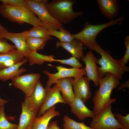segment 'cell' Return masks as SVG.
<instances>
[{
  "instance_id": "obj_3",
  "label": "cell",
  "mask_w": 129,
  "mask_h": 129,
  "mask_svg": "<svg viewBox=\"0 0 129 129\" xmlns=\"http://www.w3.org/2000/svg\"><path fill=\"white\" fill-rule=\"evenodd\" d=\"M124 19V17L121 16L108 22L95 25L91 24L86 22L83 29L79 33L72 35V36L74 39L80 42L85 46L91 50L95 51L100 46L96 40L97 36L99 33L105 28L112 25L122 24Z\"/></svg>"
},
{
  "instance_id": "obj_21",
  "label": "cell",
  "mask_w": 129,
  "mask_h": 129,
  "mask_svg": "<svg viewBox=\"0 0 129 129\" xmlns=\"http://www.w3.org/2000/svg\"><path fill=\"white\" fill-rule=\"evenodd\" d=\"M24 57L16 49L9 53L0 54V70L23 60Z\"/></svg>"
},
{
  "instance_id": "obj_19",
  "label": "cell",
  "mask_w": 129,
  "mask_h": 129,
  "mask_svg": "<svg viewBox=\"0 0 129 129\" xmlns=\"http://www.w3.org/2000/svg\"><path fill=\"white\" fill-rule=\"evenodd\" d=\"M27 61V58H24L23 60L19 62L0 70V81H5L10 79L12 80L26 71L27 70L25 68H19Z\"/></svg>"
},
{
  "instance_id": "obj_7",
  "label": "cell",
  "mask_w": 129,
  "mask_h": 129,
  "mask_svg": "<svg viewBox=\"0 0 129 129\" xmlns=\"http://www.w3.org/2000/svg\"><path fill=\"white\" fill-rule=\"evenodd\" d=\"M25 6L31 10L40 21L44 24L51 27L54 30H57L58 28L62 25L53 17L47 11L45 4L40 3L34 0H25Z\"/></svg>"
},
{
  "instance_id": "obj_20",
  "label": "cell",
  "mask_w": 129,
  "mask_h": 129,
  "mask_svg": "<svg viewBox=\"0 0 129 129\" xmlns=\"http://www.w3.org/2000/svg\"><path fill=\"white\" fill-rule=\"evenodd\" d=\"M83 45L80 42L74 39L69 42L57 41L56 43V48L60 47L63 48L78 60L84 56Z\"/></svg>"
},
{
  "instance_id": "obj_8",
  "label": "cell",
  "mask_w": 129,
  "mask_h": 129,
  "mask_svg": "<svg viewBox=\"0 0 129 129\" xmlns=\"http://www.w3.org/2000/svg\"><path fill=\"white\" fill-rule=\"evenodd\" d=\"M55 67L58 72L55 73H51L47 70L43 71V73L48 78L46 86L47 87H50L53 84H54L55 81L59 79L70 77H73L74 78L76 79L86 75L85 67L68 68L61 65Z\"/></svg>"
},
{
  "instance_id": "obj_30",
  "label": "cell",
  "mask_w": 129,
  "mask_h": 129,
  "mask_svg": "<svg viewBox=\"0 0 129 129\" xmlns=\"http://www.w3.org/2000/svg\"><path fill=\"white\" fill-rule=\"evenodd\" d=\"M55 61L59 62L61 64L70 65L73 68H81L83 65L75 57L72 56L70 58L65 59H55Z\"/></svg>"
},
{
  "instance_id": "obj_1",
  "label": "cell",
  "mask_w": 129,
  "mask_h": 129,
  "mask_svg": "<svg viewBox=\"0 0 129 129\" xmlns=\"http://www.w3.org/2000/svg\"><path fill=\"white\" fill-rule=\"evenodd\" d=\"M119 79L114 75L107 73L104 77L99 80V87L92 98L94 106L93 111L97 115L105 107L116 101L115 98H111V95L113 89L119 86Z\"/></svg>"
},
{
  "instance_id": "obj_35",
  "label": "cell",
  "mask_w": 129,
  "mask_h": 129,
  "mask_svg": "<svg viewBox=\"0 0 129 129\" xmlns=\"http://www.w3.org/2000/svg\"><path fill=\"white\" fill-rule=\"evenodd\" d=\"M53 129H61L57 125V121H53L51 123Z\"/></svg>"
},
{
  "instance_id": "obj_6",
  "label": "cell",
  "mask_w": 129,
  "mask_h": 129,
  "mask_svg": "<svg viewBox=\"0 0 129 129\" xmlns=\"http://www.w3.org/2000/svg\"><path fill=\"white\" fill-rule=\"evenodd\" d=\"M111 104L104 108L92 118L90 127L93 129H122L123 127L115 117Z\"/></svg>"
},
{
  "instance_id": "obj_40",
  "label": "cell",
  "mask_w": 129,
  "mask_h": 129,
  "mask_svg": "<svg viewBox=\"0 0 129 129\" xmlns=\"http://www.w3.org/2000/svg\"><path fill=\"white\" fill-rule=\"evenodd\" d=\"M32 129L31 128H28L27 129Z\"/></svg>"
},
{
  "instance_id": "obj_9",
  "label": "cell",
  "mask_w": 129,
  "mask_h": 129,
  "mask_svg": "<svg viewBox=\"0 0 129 129\" xmlns=\"http://www.w3.org/2000/svg\"><path fill=\"white\" fill-rule=\"evenodd\" d=\"M40 77L39 73H32L19 75L11 80L14 86L22 91L25 96H30Z\"/></svg>"
},
{
  "instance_id": "obj_38",
  "label": "cell",
  "mask_w": 129,
  "mask_h": 129,
  "mask_svg": "<svg viewBox=\"0 0 129 129\" xmlns=\"http://www.w3.org/2000/svg\"><path fill=\"white\" fill-rule=\"evenodd\" d=\"M7 31V29L0 24V32H5Z\"/></svg>"
},
{
  "instance_id": "obj_27",
  "label": "cell",
  "mask_w": 129,
  "mask_h": 129,
  "mask_svg": "<svg viewBox=\"0 0 129 129\" xmlns=\"http://www.w3.org/2000/svg\"><path fill=\"white\" fill-rule=\"evenodd\" d=\"M63 120V129H93L86 125L84 122L75 121L66 115L64 116Z\"/></svg>"
},
{
  "instance_id": "obj_12",
  "label": "cell",
  "mask_w": 129,
  "mask_h": 129,
  "mask_svg": "<svg viewBox=\"0 0 129 129\" xmlns=\"http://www.w3.org/2000/svg\"><path fill=\"white\" fill-rule=\"evenodd\" d=\"M46 96L44 102L39 110L37 116L43 115L46 112L57 103L67 104L61 95L57 85L53 87L45 86Z\"/></svg>"
},
{
  "instance_id": "obj_33",
  "label": "cell",
  "mask_w": 129,
  "mask_h": 129,
  "mask_svg": "<svg viewBox=\"0 0 129 129\" xmlns=\"http://www.w3.org/2000/svg\"><path fill=\"white\" fill-rule=\"evenodd\" d=\"M2 4L14 6H25V0H0Z\"/></svg>"
},
{
  "instance_id": "obj_13",
  "label": "cell",
  "mask_w": 129,
  "mask_h": 129,
  "mask_svg": "<svg viewBox=\"0 0 129 129\" xmlns=\"http://www.w3.org/2000/svg\"><path fill=\"white\" fill-rule=\"evenodd\" d=\"M71 80L75 97H80L85 103L92 96L90 80L87 77L84 76L76 79L72 78Z\"/></svg>"
},
{
  "instance_id": "obj_15",
  "label": "cell",
  "mask_w": 129,
  "mask_h": 129,
  "mask_svg": "<svg viewBox=\"0 0 129 129\" xmlns=\"http://www.w3.org/2000/svg\"><path fill=\"white\" fill-rule=\"evenodd\" d=\"M102 14L107 18L112 20L116 17L119 12V1L117 0H97Z\"/></svg>"
},
{
  "instance_id": "obj_2",
  "label": "cell",
  "mask_w": 129,
  "mask_h": 129,
  "mask_svg": "<svg viewBox=\"0 0 129 129\" xmlns=\"http://www.w3.org/2000/svg\"><path fill=\"white\" fill-rule=\"evenodd\" d=\"M0 14L10 21L19 24L27 23L33 27L41 26L48 29H52L42 23L31 10L26 6H14L1 4Z\"/></svg>"
},
{
  "instance_id": "obj_17",
  "label": "cell",
  "mask_w": 129,
  "mask_h": 129,
  "mask_svg": "<svg viewBox=\"0 0 129 129\" xmlns=\"http://www.w3.org/2000/svg\"><path fill=\"white\" fill-rule=\"evenodd\" d=\"M72 77H67L58 79L55 81L60 91L62 93L64 100L69 105L74 100L75 97L73 91L71 82Z\"/></svg>"
},
{
  "instance_id": "obj_5",
  "label": "cell",
  "mask_w": 129,
  "mask_h": 129,
  "mask_svg": "<svg viewBox=\"0 0 129 129\" xmlns=\"http://www.w3.org/2000/svg\"><path fill=\"white\" fill-rule=\"evenodd\" d=\"M96 51L101 56V58L97 59L96 61V64L101 66L98 67L99 79L103 77L107 73H109L120 80L124 73L129 71V67L126 65H122L118 60L113 58L109 51L103 49L100 46Z\"/></svg>"
},
{
  "instance_id": "obj_23",
  "label": "cell",
  "mask_w": 129,
  "mask_h": 129,
  "mask_svg": "<svg viewBox=\"0 0 129 129\" xmlns=\"http://www.w3.org/2000/svg\"><path fill=\"white\" fill-rule=\"evenodd\" d=\"M55 58L53 55H46L39 54L37 52L31 51L28 59L29 65L32 66L35 64L42 65L45 62H55Z\"/></svg>"
},
{
  "instance_id": "obj_24",
  "label": "cell",
  "mask_w": 129,
  "mask_h": 129,
  "mask_svg": "<svg viewBox=\"0 0 129 129\" xmlns=\"http://www.w3.org/2000/svg\"><path fill=\"white\" fill-rule=\"evenodd\" d=\"M59 31L48 29L49 34L59 39L61 42H68L74 39L72 35L68 30L65 29L63 26L58 28Z\"/></svg>"
},
{
  "instance_id": "obj_28",
  "label": "cell",
  "mask_w": 129,
  "mask_h": 129,
  "mask_svg": "<svg viewBox=\"0 0 129 129\" xmlns=\"http://www.w3.org/2000/svg\"><path fill=\"white\" fill-rule=\"evenodd\" d=\"M18 124L8 121L5 112L4 105H0V129H18Z\"/></svg>"
},
{
  "instance_id": "obj_36",
  "label": "cell",
  "mask_w": 129,
  "mask_h": 129,
  "mask_svg": "<svg viewBox=\"0 0 129 129\" xmlns=\"http://www.w3.org/2000/svg\"><path fill=\"white\" fill-rule=\"evenodd\" d=\"M8 102V101L1 98L0 97V105H4Z\"/></svg>"
},
{
  "instance_id": "obj_39",
  "label": "cell",
  "mask_w": 129,
  "mask_h": 129,
  "mask_svg": "<svg viewBox=\"0 0 129 129\" xmlns=\"http://www.w3.org/2000/svg\"><path fill=\"white\" fill-rule=\"evenodd\" d=\"M47 129H53L50 123H49Z\"/></svg>"
},
{
  "instance_id": "obj_22",
  "label": "cell",
  "mask_w": 129,
  "mask_h": 129,
  "mask_svg": "<svg viewBox=\"0 0 129 129\" xmlns=\"http://www.w3.org/2000/svg\"><path fill=\"white\" fill-rule=\"evenodd\" d=\"M22 111L20 118L18 129H27L32 128L33 124L38 112L29 110L22 103Z\"/></svg>"
},
{
  "instance_id": "obj_29",
  "label": "cell",
  "mask_w": 129,
  "mask_h": 129,
  "mask_svg": "<svg viewBox=\"0 0 129 129\" xmlns=\"http://www.w3.org/2000/svg\"><path fill=\"white\" fill-rule=\"evenodd\" d=\"M16 49L15 46L9 43L6 39L0 37V54L9 52Z\"/></svg>"
},
{
  "instance_id": "obj_11",
  "label": "cell",
  "mask_w": 129,
  "mask_h": 129,
  "mask_svg": "<svg viewBox=\"0 0 129 129\" xmlns=\"http://www.w3.org/2000/svg\"><path fill=\"white\" fill-rule=\"evenodd\" d=\"M28 32V31L25 30L20 33H14L7 31L0 32V37L11 41L14 44L16 49L24 57L28 59L31 52L26 41Z\"/></svg>"
},
{
  "instance_id": "obj_25",
  "label": "cell",
  "mask_w": 129,
  "mask_h": 129,
  "mask_svg": "<svg viewBox=\"0 0 129 129\" xmlns=\"http://www.w3.org/2000/svg\"><path fill=\"white\" fill-rule=\"evenodd\" d=\"M27 36L45 39L48 40L53 39L49 34L48 29L41 26L33 27L28 31Z\"/></svg>"
},
{
  "instance_id": "obj_32",
  "label": "cell",
  "mask_w": 129,
  "mask_h": 129,
  "mask_svg": "<svg viewBox=\"0 0 129 129\" xmlns=\"http://www.w3.org/2000/svg\"><path fill=\"white\" fill-rule=\"evenodd\" d=\"M124 43L126 48L125 55L121 59L118 60L121 64L126 66L129 60V36H127L124 39Z\"/></svg>"
},
{
  "instance_id": "obj_16",
  "label": "cell",
  "mask_w": 129,
  "mask_h": 129,
  "mask_svg": "<svg viewBox=\"0 0 129 129\" xmlns=\"http://www.w3.org/2000/svg\"><path fill=\"white\" fill-rule=\"evenodd\" d=\"M69 105L71 113L80 120H83L87 117L92 118L95 115L94 111L89 109L81 99L78 97H75L73 101Z\"/></svg>"
},
{
  "instance_id": "obj_34",
  "label": "cell",
  "mask_w": 129,
  "mask_h": 129,
  "mask_svg": "<svg viewBox=\"0 0 129 129\" xmlns=\"http://www.w3.org/2000/svg\"><path fill=\"white\" fill-rule=\"evenodd\" d=\"M129 87V80H128L126 82L123 83L118 88V91H120L122 89L125 88Z\"/></svg>"
},
{
  "instance_id": "obj_14",
  "label": "cell",
  "mask_w": 129,
  "mask_h": 129,
  "mask_svg": "<svg viewBox=\"0 0 129 129\" xmlns=\"http://www.w3.org/2000/svg\"><path fill=\"white\" fill-rule=\"evenodd\" d=\"M97 59L91 50L87 52L81 59L85 64L87 77L90 81L93 82L96 87L99 85L98 67L96 64Z\"/></svg>"
},
{
  "instance_id": "obj_4",
  "label": "cell",
  "mask_w": 129,
  "mask_h": 129,
  "mask_svg": "<svg viewBox=\"0 0 129 129\" xmlns=\"http://www.w3.org/2000/svg\"><path fill=\"white\" fill-rule=\"evenodd\" d=\"M75 0H53L45 5L50 15L60 23H68L82 15L83 11H74Z\"/></svg>"
},
{
  "instance_id": "obj_26",
  "label": "cell",
  "mask_w": 129,
  "mask_h": 129,
  "mask_svg": "<svg viewBox=\"0 0 129 129\" xmlns=\"http://www.w3.org/2000/svg\"><path fill=\"white\" fill-rule=\"evenodd\" d=\"M48 40L27 36L26 41L28 48L31 51L37 52L44 49Z\"/></svg>"
},
{
  "instance_id": "obj_31",
  "label": "cell",
  "mask_w": 129,
  "mask_h": 129,
  "mask_svg": "<svg viewBox=\"0 0 129 129\" xmlns=\"http://www.w3.org/2000/svg\"><path fill=\"white\" fill-rule=\"evenodd\" d=\"M116 118L123 127L122 129H129V114L123 116L120 113H116L113 114Z\"/></svg>"
},
{
  "instance_id": "obj_18",
  "label": "cell",
  "mask_w": 129,
  "mask_h": 129,
  "mask_svg": "<svg viewBox=\"0 0 129 129\" xmlns=\"http://www.w3.org/2000/svg\"><path fill=\"white\" fill-rule=\"evenodd\" d=\"M60 114V112L56 110L55 106L52 107L43 115L35 117L31 129H47L50 120Z\"/></svg>"
},
{
  "instance_id": "obj_37",
  "label": "cell",
  "mask_w": 129,
  "mask_h": 129,
  "mask_svg": "<svg viewBox=\"0 0 129 129\" xmlns=\"http://www.w3.org/2000/svg\"><path fill=\"white\" fill-rule=\"evenodd\" d=\"M35 1L38 3L43 4L46 5L48 3V0H34Z\"/></svg>"
},
{
  "instance_id": "obj_10",
  "label": "cell",
  "mask_w": 129,
  "mask_h": 129,
  "mask_svg": "<svg viewBox=\"0 0 129 129\" xmlns=\"http://www.w3.org/2000/svg\"><path fill=\"white\" fill-rule=\"evenodd\" d=\"M46 90L39 80L31 95L25 96L23 103L30 111L38 113L44 100Z\"/></svg>"
}]
</instances>
